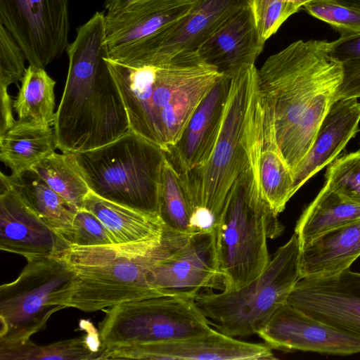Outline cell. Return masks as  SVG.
I'll use <instances>...</instances> for the list:
<instances>
[{"label": "cell", "mask_w": 360, "mask_h": 360, "mask_svg": "<svg viewBox=\"0 0 360 360\" xmlns=\"http://www.w3.org/2000/svg\"><path fill=\"white\" fill-rule=\"evenodd\" d=\"M340 63L330 41L297 40L270 56L258 70L277 145L292 173L306 155L341 84Z\"/></svg>", "instance_id": "obj_1"}, {"label": "cell", "mask_w": 360, "mask_h": 360, "mask_svg": "<svg viewBox=\"0 0 360 360\" xmlns=\"http://www.w3.org/2000/svg\"><path fill=\"white\" fill-rule=\"evenodd\" d=\"M66 52L69 68L53 123L57 147L76 153L108 144L130 131L125 106L106 58L105 15L77 28Z\"/></svg>", "instance_id": "obj_2"}, {"label": "cell", "mask_w": 360, "mask_h": 360, "mask_svg": "<svg viewBox=\"0 0 360 360\" xmlns=\"http://www.w3.org/2000/svg\"><path fill=\"white\" fill-rule=\"evenodd\" d=\"M125 106L130 131L165 152L179 139L195 109L224 75L197 51L130 66L106 58Z\"/></svg>", "instance_id": "obj_3"}, {"label": "cell", "mask_w": 360, "mask_h": 360, "mask_svg": "<svg viewBox=\"0 0 360 360\" xmlns=\"http://www.w3.org/2000/svg\"><path fill=\"white\" fill-rule=\"evenodd\" d=\"M264 105L255 65L232 77L221 128L210 158L179 174L191 201L194 233L214 230L235 181L257 155Z\"/></svg>", "instance_id": "obj_4"}, {"label": "cell", "mask_w": 360, "mask_h": 360, "mask_svg": "<svg viewBox=\"0 0 360 360\" xmlns=\"http://www.w3.org/2000/svg\"><path fill=\"white\" fill-rule=\"evenodd\" d=\"M189 236L165 226L161 235L139 241L68 247L60 257L70 264L76 277L69 307L90 312L159 296L149 285L148 273Z\"/></svg>", "instance_id": "obj_5"}, {"label": "cell", "mask_w": 360, "mask_h": 360, "mask_svg": "<svg viewBox=\"0 0 360 360\" xmlns=\"http://www.w3.org/2000/svg\"><path fill=\"white\" fill-rule=\"evenodd\" d=\"M258 153L235 181L214 229L223 290H236L259 276L271 259L268 239L283 231L260 188Z\"/></svg>", "instance_id": "obj_6"}, {"label": "cell", "mask_w": 360, "mask_h": 360, "mask_svg": "<svg viewBox=\"0 0 360 360\" xmlns=\"http://www.w3.org/2000/svg\"><path fill=\"white\" fill-rule=\"evenodd\" d=\"M92 193L159 216L165 152L131 131L103 146L75 153Z\"/></svg>", "instance_id": "obj_7"}, {"label": "cell", "mask_w": 360, "mask_h": 360, "mask_svg": "<svg viewBox=\"0 0 360 360\" xmlns=\"http://www.w3.org/2000/svg\"><path fill=\"white\" fill-rule=\"evenodd\" d=\"M300 246L294 233L277 249L263 272L245 285L197 295L195 303L218 331L233 337L257 334L284 304L300 273Z\"/></svg>", "instance_id": "obj_8"}, {"label": "cell", "mask_w": 360, "mask_h": 360, "mask_svg": "<svg viewBox=\"0 0 360 360\" xmlns=\"http://www.w3.org/2000/svg\"><path fill=\"white\" fill-rule=\"evenodd\" d=\"M76 277L61 257L27 262L18 278L0 286V345L25 342L55 312L69 307Z\"/></svg>", "instance_id": "obj_9"}, {"label": "cell", "mask_w": 360, "mask_h": 360, "mask_svg": "<svg viewBox=\"0 0 360 360\" xmlns=\"http://www.w3.org/2000/svg\"><path fill=\"white\" fill-rule=\"evenodd\" d=\"M98 323L101 349L160 343L207 334L214 328L195 298L158 296L122 302L103 309Z\"/></svg>", "instance_id": "obj_10"}, {"label": "cell", "mask_w": 360, "mask_h": 360, "mask_svg": "<svg viewBox=\"0 0 360 360\" xmlns=\"http://www.w3.org/2000/svg\"><path fill=\"white\" fill-rule=\"evenodd\" d=\"M248 0H198L184 16L151 37L108 53V58L137 66L160 61L177 53L196 51Z\"/></svg>", "instance_id": "obj_11"}, {"label": "cell", "mask_w": 360, "mask_h": 360, "mask_svg": "<svg viewBox=\"0 0 360 360\" xmlns=\"http://www.w3.org/2000/svg\"><path fill=\"white\" fill-rule=\"evenodd\" d=\"M69 0H0V23L29 65L44 68L68 45Z\"/></svg>", "instance_id": "obj_12"}, {"label": "cell", "mask_w": 360, "mask_h": 360, "mask_svg": "<svg viewBox=\"0 0 360 360\" xmlns=\"http://www.w3.org/2000/svg\"><path fill=\"white\" fill-rule=\"evenodd\" d=\"M148 281L159 296L195 298L213 289L223 290L214 230L191 234L152 267Z\"/></svg>", "instance_id": "obj_13"}, {"label": "cell", "mask_w": 360, "mask_h": 360, "mask_svg": "<svg viewBox=\"0 0 360 360\" xmlns=\"http://www.w3.org/2000/svg\"><path fill=\"white\" fill-rule=\"evenodd\" d=\"M287 303L306 314L360 337V273L347 269L329 277L300 278Z\"/></svg>", "instance_id": "obj_14"}, {"label": "cell", "mask_w": 360, "mask_h": 360, "mask_svg": "<svg viewBox=\"0 0 360 360\" xmlns=\"http://www.w3.org/2000/svg\"><path fill=\"white\" fill-rule=\"evenodd\" d=\"M272 349L212 332L179 340L103 349L99 359L274 360Z\"/></svg>", "instance_id": "obj_15"}, {"label": "cell", "mask_w": 360, "mask_h": 360, "mask_svg": "<svg viewBox=\"0 0 360 360\" xmlns=\"http://www.w3.org/2000/svg\"><path fill=\"white\" fill-rule=\"evenodd\" d=\"M257 335L271 349L349 355L360 352V337L319 321L285 303Z\"/></svg>", "instance_id": "obj_16"}, {"label": "cell", "mask_w": 360, "mask_h": 360, "mask_svg": "<svg viewBox=\"0 0 360 360\" xmlns=\"http://www.w3.org/2000/svg\"><path fill=\"white\" fill-rule=\"evenodd\" d=\"M68 247L7 184L1 181V250L21 255L30 262L59 257Z\"/></svg>", "instance_id": "obj_17"}, {"label": "cell", "mask_w": 360, "mask_h": 360, "mask_svg": "<svg viewBox=\"0 0 360 360\" xmlns=\"http://www.w3.org/2000/svg\"><path fill=\"white\" fill-rule=\"evenodd\" d=\"M231 78L223 76L199 103L179 139L165 151L179 174L202 165L210 158L221 128Z\"/></svg>", "instance_id": "obj_18"}, {"label": "cell", "mask_w": 360, "mask_h": 360, "mask_svg": "<svg viewBox=\"0 0 360 360\" xmlns=\"http://www.w3.org/2000/svg\"><path fill=\"white\" fill-rule=\"evenodd\" d=\"M264 44L248 4L230 16L196 51L219 74L232 77L255 65Z\"/></svg>", "instance_id": "obj_19"}, {"label": "cell", "mask_w": 360, "mask_h": 360, "mask_svg": "<svg viewBox=\"0 0 360 360\" xmlns=\"http://www.w3.org/2000/svg\"><path fill=\"white\" fill-rule=\"evenodd\" d=\"M198 0H146L105 15L108 53L141 41L187 14Z\"/></svg>", "instance_id": "obj_20"}, {"label": "cell", "mask_w": 360, "mask_h": 360, "mask_svg": "<svg viewBox=\"0 0 360 360\" xmlns=\"http://www.w3.org/2000/svg\"><path fill=\"white\" fill-rule=\"evenodd\" d=\"M360 102L356 98L335 101L323 117L311 147L292 174L298 189L331 163L359 131Z\"/></svg>", "instance_id": "obj_21"}, {"label": "cell", "mask_w": 360, "mask_h": 360, "mask_svg": "<svg viewBox=\"0 0 360 360\" xmlns=\"http://www.w3.org/2000/svg\"><path fill=\"white\" fill-rule=\"evenodd\" d=\"M360 256V220L337 227L300 248L301 278L329 277L350 268Z\"/></svg>", "instance_id": "obj_22"}, {"label": "cell", "mask_w": 360, "mask_h": 360, "mask_svg": "<svg viewBox=\"0 0 360 360\" xmlns=\"http://www.w3.org/2000/svg\"><path fill=\"white\" fill-rule=\"evenodd\" d=\"M57 141L51 125L18 119L0 134V160L19 175L56 152Z\"/></svg>", "instance_id": "obj_23"}, {"label": "cell", "mask_w": 360, "mask_h": 360, "mask_svg": "<svg viewBox=\"0 0 360 360\" xmlns=\"http://www.w3.org/2000/svg\"><path fill=\"white\" fill-rule=\"evenodd\" d=\"M0 179L65 242L79 210L75 205L54 191L32 169L19 175H6L1 172Z\"/></svg>", "instance_id": "obj_24"}, {"label": "cell", "mask_w": 360, "mask_h": 360, "mask_svg": "<svg viewBox=\"0 0 360 360\" xmlns=\"http://www.w3.org/2000/svg\"><path fill=\"white\" fill-rule=\"evenodd\" d=\"M258 172L262 194L278 214L295 194L293 176L277 145L271 112L266 98L260 130Z\"/></svg>", "instance_id": "obj_25"}, {"label": "cell", "mask_w": 360, "mask_h": 360, "mask_svg": "<svg viewBox=\"0 0 360 360\" xmlns=\"http://www.w3.org/2000/svg\"><path fill=\"white\" fill-rule=\"evenodd\" d=\"M83 208L101 221L115 243L139 241L158 236L165 229L160 216L110 202L91 191L86 197Z\"/></svg>", "instance_id": "obj_26"}, {"label": "cell", "mask_w": 360, "mask_h": 360, "mask_svg": "<svg viewBox=\"0 0 360 360\" xmlns=\"http://www.w3.org/2000/svg\"><path fill=\"white\" fill-rule=\"evenodd\" d=\"M360 220V205L354 203L326 184L300 217L295 229L300 248L337 227Z\"/></svg>", "instance_id": "obj_27"}, {"label": "cell", "mask_w": 360, "mask_h": 360, "mask_svg": "<svg viewBox=\"0 0 360 360\" xmlns=\"http://www.w3.org/2000/svg\"><path fill=\"white\" fill-rule=\"evenodd\" d=\"M13 108L18 120L53 126L56 117V81L44 68L29 65L22 79Z\"/></svg>", "instance_id": "obj_28"}, {"label": "cell", "mask_w": 360, "mask_h": 360, "mask_svg": "<svg viewBox=\"0 0 360 360\" xmlns=\"http://www.w3.org/2000/svg\"><path fill=\"white\" fill-rule=\"evenodd\" d=\"M98 333L37 345L30 340L19 344L0 345L1 360H92L101 352Z\"/></svg>", "instance_id": "obj_29"}, {"label": "cell", "mask_w": 360, "mask_h": 360, "mask_svg": "<svg viewBox=\"0 0 360 360\" xmlns=\"http://www.w3.org/2000/svg\"><path fill=\"white\" fill-rule=\"evenodd\" d=\"M54 191L78 209L91 191L75 153H53L31 168Z\"/></svg>", "instance_id": "obj_30"}, {"label": "cell", "mask_w": 360, "mask_h": 360, "mask_svg": "<svg viewBox=\"0 0 360 360\" xmlns=\"http://www.w3.org/2000/svg\"><path fill=\"white\" fill-rule=\"evenodd\" d=\"M192 214L191 201L181 177L166 158L162 170L159 216L169 229L191 235L195 233Z\"/></svg>", "instance_id": "obj_31"}, {"label": "cell", "mask_w": 360, "mask_h": 360, "mask_svg": "<svg viewBox=\"0 0 360 360\" xmlns=\"http://www.w3.org/2000/svg\"><path fill=\"white\" fill-rule=\"evenodd\" d=\"M330 55L340 63L342 71L335 101L360 98V34L330 41Z\"/></svg>", "instance_id": "obj_32"}, {"label": "cell", "mask_w": 360, "mask_h": 360, "mask_svg": "<svg viewBox=\"0 0 360 360\" xmlns=\"http://www.w3.org/2000/svg\"><path fill=\"white\" fill-rule=\"evenodd\" d=\"M304 8L311 16L330 25L340 37L360 34V8L338 0H312Z\"/></svg>", "instance_id": "obj_33"}, {"label": "cell", "mask_w": 360, "mask_h": 360, "mask_svg": "<svg viewBox=\"0 0 360 360\" xmlns=\"http://www.w3.org/2000/svg\"><path fill=\"white\" fill-rule=\"evenodd\" d=\"M25 56L8 30L0 23V101L2 105H11L13 100L8 88L21 81L26 68Z\"/></svg>", "instance_id": "obj_34"}, {"label": "cell", "mask_w": 360, "mask_h": 360, "mask_svg": "<svg viewBox=\"0 0 360 360\" xmlns=\"http://www.w3.org/2000/svg\"><path fill=\"white\" fill-rule=\"evenodd\" d=\"M325 184L345 198L360 205V150L330 163Z\"/></svg>", "instance_id": "obj_35"}, {"label": "cell", "mask_w": 360, "mask_h": 360, "mask_svg": "<svg viewBox=\"0 0 360 360\" xmlns=\"http://www.w3.org/2000/svg\"><path fill=\"white\" fill-rule=\"evenodd\" d=\"M70 246H96L115 243L101 221L85 208L79 209L72 229L65 238Z\"/></svg>", "instance_id": "obj_36"}, {"label": "cell", "mask_w": 360, "mask_h": 360, "mask_svg": "<svg viewBox=\"0 0 360 360\" xmlns=\"http://www.w3.org/2000/svg\"><path fill=\"white\" fill-rule=\"evenodd\" d=\"M260 37L265 43L295 11L287 0H248Z\"/></svg>", "instance_id": "obj_37"}, {"label": "cell", "mask_w": 360, "mask_h": 360, "mask_svg": "<svg viewBox=\"0 0 360 360\" xmlns=\"http://www.w3.org/2000/svg\"><path fill=\"white\" fill-rule=\"evenodd\" d=\"M143 1L146 0H105L104 6L107 13H113Z\"/></svg>", "instance_id": "obj_38"}, {"label": "cell", "mask_w": 360, "mask_h": 360, "mask_svg": "<svg viewBox=\"0 0 360 360\" xmlns=\"http://www.w3.org/2000/svg\"><path fill=\"white\" fill-rule=\"evenodd\" d=\"M292 9L297 13L302 6L312 0H287Z\"/></svg>", "instance_id": "obj_39"}, {"label": "cell", "mask_w": 360, "mask_h": 360, "mask_svg": "<svg viewBox=\"0 0 360 360\" xmlns=\"http://www.w3.org/2000/svg\"><path fill=\"white\" fill-rule=\"evenodd\" d=\"M339 2L360 8V0H338Z\"/></svg>", "instance_id": "obj_40"}, {"label": "cell", "mask_w": 360, "mask_h": 360, "mask_svg": "<svg viewBox=\"0 0 360 360\" xmlns=\"http://www.w3.org/2000/svg\"><path fill=\"white\" fill-rule=\"evenodd\" d=\"M13 110V108H12L11 110H2V111H4V112H9V111H11V110Z\"/></svg>", "instance_id": "obj_41"}]
</instances>
